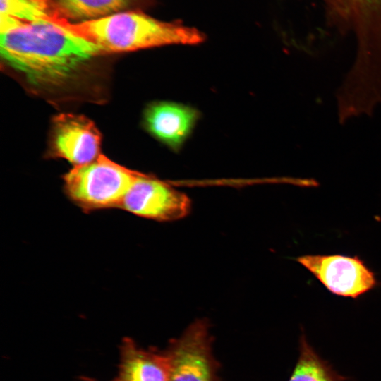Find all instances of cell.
Listing matches in <instances>:
<instances>
[{"label": "cell", "mask_w": 381, "mask_h": 381, "mask_svg": "<svg viewBox=\"0 0 381 381\" xmlns=\"http://www.w3.org/2000/svg\"><path fill=\"white\" fill-rule=\"evenodd\" d=\"M1 55L32 85L60 87L104 52L93 43L51 22L1 32Z\"/></svg>", "instance_id": "cell-1"}, {"label": "cell", "mask_w": 381, "mask_h": 381, "mask_svg": "<svg viewBox=\"0 0 381 381\" xmlns=\"http://www.w3.org/2000/svg\"><path fill=\"white\" fill-rule=\"evenodd\" d=\"M55 24L97 45L104 54L196 44L204 40L203 35L195 28L156 19L139 9L83 22L58 21Z\"/></svg>", "instance_id": "cell-2"}, {"label": "cell", "mask_w": 381, "mask_h": 381, "mask_svg": "<svg viewBox=\"0 0 381 381\" xmlns=\"http://www.w3.org/2000/svg\"><path fill=\"white\" fill-rule=\"evenodd\" d=\"M140 174L100 155L92 162L74 167L64 177L68 199L84 212L121 207Z\"/></svg>", "instance_id": "cell-3"}, {"label": "cell", "mask_w": 381, "mask_h": 381, "mask_svg": "<svg viewBox=\"0 0 381 381\" xmlns=\"http://www.w3.org/2000/svg\"><path fill=\"white\" fill-rule=\"evenodd\" d=\"M296 260L337 296L356 299L377 285L375 274L358 256L305 255Z\"/></svg>", "instance_id": "cell-4"}, {"label": "cell", "mask_w": 381, "mask_h": 381, "mask_svg": "<svg viewBox=\"0 0 381 381\" xmlns=\"http://www.w3.org/2000/svg\"><path fill=\"white\" fill-rule=\"evenodd\" d=\"M120 208L143 218L169 222L187 216L191 210V200L165 181L140 173Z\"/></svg>", "instance_id": "cell-5"}, {"label": "cell", "mask_w": 381, "mask_h": 381, "mask_svg": "<svg viewBox=\"0 0 381 381\" xmlns=\"http://www.w3.org/2000/svg\"><path fill=\"white\" fill-rule=\"evenodd\" d=\"M168 381H214V365L207 325L203 320L191 325L167 353Z\"/></svg>", "instance_id": "cell-6"}, {"label": "cell", "mask_w": 381, "mask_h": 381, "mask_svg": "<svg viewBox=\"0 0 381 381\" xmlns=\"http://www.w3.org/2000/svg\"><path fill=\"white\" fill-rule=\"evenodd\" d=\"M101 135L85 116L61 114L53 121L52 149L56 156L74 167L95 160L100 154Z\"/></svg>", "instance_id": "cell-7"}, {"label": "cell", "mask_w": 381, "mask_h": 381, "mask_svg": "<svg viewBox=\"0 0 381 381\" xmlns=\"http://www.w3.org/2000/svg\"><path fill=\"white\" fill-rule=\"evenodd\" d=\"M147 131L173 150H179L190 133L198 112L183 104L159 102L150 104L145 113Z\"/></svg>", "instance_id": "cell-8"}, {"label": "cell", "mask_w": 381, "mask_h": 381, "mask_svg": "<svg viewBox=\"0 0 381 381\" xmlns=\"http://www.w3.org/2000/svg\"><path fill=\"white\" fill-rule=\"evenodd\" d=\"M168 353L158 354L139 348L130 338L121 346V361L114 381H168L170 373Z\"/></svg>", "instance_id": "cell-9"}, {"label": "cell", "mask_w": 381, "mask_h": 381, "mask_svg": "<svg viewBox=\"0 0 381 381\" xmlns=\"http://www.w3.org/2000/svg\"><path fill=\"white\" fill-rule=\"evenodd\" d=\"M348 5L357 54L381 59V0H348Z\"/></svg>", "instance_id": "cell-10"}, {"label": "cell", "mask_w": 381, "mask_h": 381, "mask_svg": "<svg viewBox=\"0 0 381 381\" xmlns=\"http://www.w3.org/2000/svg\"><path fill=\"white\" fill-rule=\"evenodd\" d=\"M152 0H49L52 23H79L138 10Z\"/></svg>", "instance_id": "cell-11"}, {"label": "cell", "mask_w": 381, "mask_h": 381, "mask_svg": "<svg viewBox=\"0 0 381 381\" xmlns=\"http://www.w3.org/2000/svg\"><path fill=\"white\" fill-rule=\"evenodd\" d=\"M52 20L49 0H1V32Z\"/></svg>", "instance_id": "cell-12"}, {"label": "cell", "mask_w": 381, "mask_h": 381, "mask_svg": "<svg viewBox=\"0 0 381 381\" xmlns=\"http://www.w3.org/2000/svg\"><path fill=\"white\" fill-rule=\"evenodd\" d=\"M331 366L315 352L302 336L299 358L289 381H344Z\"/></svg>", "instance_id": "cell-13"}, {"label": "cell", "mask_w": 381, "mask_h": 381, "mask_svg": "<svg viewBox=\"0 0 381 381\" xmlns=\"http://www.w3.org/2000/svg\"><path fill=\"white\" fill-rule=\"evenodd\" d=\"M332 20L341 28L349 27L348 0H322Z\"/></svg>", "instance_id": "cell-14"}]
</instances>
